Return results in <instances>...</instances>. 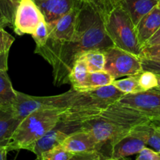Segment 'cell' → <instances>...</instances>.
Segmentation results:
<instances>
[{
	"label": "cell",
	"instance_id": "obj_1",
	"mask_svg": "<svg viewBox=\"0 0 160 160\" xmlns=\"http://www.w3.org/2000/svg\"><path fill=\"white\" fill-rule=\"evenodd\" d=\"M112 46L103 14L93 5L82 2L72 40L59 42L48 38L45 45L36 46L34 52L52 66L54 84L59 86L69 84L70 73L80 56L92 50L104 52Z\"/></svg>",
	"mask_w": 160,
	"mask_h": 160
},
{
	"label": "cell",
	"instance_id": "obj_2",
	"mask_svg": "<svg viewBox=\"0 0 160 160\" xmlns=\"http://www.w3.org/2000/svg\"><path fill=\"white\" fill-rule=\"evenodd\" d=\"M67 109H43L25 117L12 135L8 152L25 149L31 151L34 144L55 128Z\"/></svg>",
	"mask_w": 160,
	"mask_h": 160
},
{
	"label": "cell",
	"instance_id": "obj_3",
	"mask_svg": "<svg viewBox=\"0 0 160 160\" xmlns=\"http://www.w3.org/2000/svg\"><path fill=\"white\" fill-rule=\"evenodd\" d=\"M105 27L114 46L142 58V48L135 25L120 6H116L105 19Z\"/></svg>",
	"mask_w": 160,
	"mask_h": 160
},
{
	"label": "cell",
	"instance_id": "obj_4",
	"mask_svg": "<svg viewBox=\"0 0 160 160\" xmlns=\"http://www.w3.org/2000/svg\"><path fill=\"white\" fill-rule=\"evenodd\" d=\"M79 91L71 88L68 92L52 96H32L17 92L11 112L17 118L23 120L32 112L43 109H67L71 106Z\"/></svg>",
	"mask_w": 160,
	"mask_h": 160
},
{
	"label": "cell",
	"instance_id": "obj_5",
	"mask_svg": "<svg viewBox=\"0 0 160 160\" xmlns=\"http://www.w3.org/2000/svg\"><path fill=\"white\" fill-rule=\"evenodd\" d=\"M106 56L105 70L115 79L125 76L139 74L143 71L142 59L128 51L112 46L104 51Z\"/></svg>",
	"mask_w": 160,
	"mask_h": 160
},
{
	"label": "cell",
	"instance_id": "obj_6",
	"mask_svg": "<svg viewBox=\"0 0 160 160\" xmlns=\"http://www.w3.org/2000/svg\"><path fill=\"white\" fill-rule=\"evenodd\" d=\"M117 102L131 108L160 126V88L124 95Z\"/></svg>",
	"mask_w": 160,
	"mask_h": 160
},
{
	"label": "cell",
	"instance_id": "obj_7",
	"mask_svg": "<svg viewBox=\"0 0 160 160\" xmlns=\"http://www.w3.org/2000/svg\"><path fill=\"white\" fill-rule=\"evenodd\" d=\"M81 131H88L93 135L101 148L109 146L118 142L130 132L123 131L112 120L102 114L86 120L81 124Z\"/></svg>",
	"mask_w": 160,
	"mask_h": 160
},
{
	"label": "cell",
	"instance_id": "obj_8",
	"mask_svg": "<svg viewBox=\"0 0 160 160\" xmlns=\"http://www.w3.org/2000/svg\"><path fill=\"white\" fill-rule=\"evenodd\" d=\"M43 20V14L33 0H20L12 27L14 32L18 35H31Z\"/></svg>",
	"mask_w": 160,
	"mask_h": 160
},
{
	"label": "cell",
	"instance_id": "obj_9",
	"mask_svg": "<svg viewBox=\"0 0 160 160\" xmlns=\"http://www.w3.org/2000/svg\"><path fill=\"white\" fill-rule=\"evenodd\" d=\"M141 125L136 127L125 137L114 143L109 148V157L112 159H124L128 156L138 154L147 145Z\"/></svg>",
	"mask_w": 160,
	"mask_h": 160
},
{
	"label": "cell",
	"instance_id": "obj_10",
	"mask_svg": "<svg viewBox=\"0 0 160 160\" xmlns=\"http://www.w3.org/2000/svg\"><path fill=\"white\" fill-rule=\"evenodd\" d=\"M80 7L72 9L70 12L51 24H48L49 29V39L56 42H66L72 40L75 34Z\"/></svg>",
	"mask_w": 160,
	"mask_h": 160
},
{
	"label": "cell",
	"instance_id": "obj_11",
	"mask_svg": "<svg viewBox=\"0 0 160 160\" xmlns=\"http://www.w3.org/2000/svg\"><path fill=\"white\" fill-rule=\"evenodd\" d=\"M45 17L47 24H51L72 9L80 7L79 0H33Z\"/></svg>",
	"mask_w": 160,
	"mask_h": 160
},
{
	"label": "cell",
	"instance_id": "obj_12",
	"mask_svg": "<svg viewBox=\"0 0 160 160\" xmlns=\"http://www.w3.org/2000/svg\"><path fill=\"white\" fill-rule=\"evenodd\" d=\"M61 145L73 154L101 151V148L93 135L85 131H78L70 134Z\"/></svg>",
	"mask_w": 160,
	"mask_h": 160
},
{
	"label": "cell",
	"instance_id": "obj_13",
	"mask_svg": "<svg viewBox=\"0 0 160 160\" xmlns=\"http://www.w3.org/2000/svg\"><path fill=\"white\" fill-rule=\"evenodd\" d=\"M160 28V8L156 6L142 17L135 26L137 35L142 48Z\"/></svg>",
	"mask_w": 160,
	"mask_h": 160
},
{
	"label": "cell",
	"instance_id": "obj_14",
	"mask_svg": "<svg viewBox=\"0 0 160 160\" xmlns=\"http://www.w3.org/2000/svg\"><path fill=\"white\" fill-rule=\"evenodd\" d=\"M160 0H122L119 6L129 15L134 24L158 6Z\"/></svg>",
	"mask_w": 160,
	"mask_h": 160
},
{
	"label": "cell",
	"instance_id": "obj_15",
	"mask_svg": "<svg viewBox=\"0 0 160 160\" xmlns=\"http://www.w3.org/2000/svg\"><path fill=\"white\" fill-rule=\"evenodd\" d=\"M68 136V134L56 126L53 129L42 136L34 144V146L31 148V152L36 155V157H39L45 152L48 151L58 145H62V142Z\"/></svg>",
	"mask_w": 160,
	"mask_h": 160
},
{
	"label": "cell",
	"instance_id": "obj_16",
	"mask_svg": "<svg viewBox=\"0 0 160 160\" xmlns=\"http://www.w3.org/2000/svg\"><path fill=\"white\" fill-rule=\"evenodd\" d=\"M21 121L12 114L11 110L0 108V147L7 148Z\"/></svg>",
	"mask_w": 160,
	"mask_h": 160
},
{
	"label": "cell",
	"instance_id": "obj_17",
	"mask_svg": "<svg viewBox=\"0 0 160 160\" xmlns=\"http://www.w3.org/2000/svg\"><path fill=\"white\" fill-rule=\"evenodd\" d=\"M87 91L91 96L106 109L111 105L117 102L125 95L112 84Z\"/></svg>",
	"mask_w": 160,
	"mask_h": 160
},
{
	"label": "cell",
	"instance_id": "obj_18",
	"mask_svg": "<svg viewBox=\"0 0 160 160\" xmlns=\"http://www.w3.org/2000/svg\"><path fill=\"white\" fill-rule=\"evenodd\" d=\"M16 96L17 91L12 88L7 71L0 70V108L11 110Z\"/></svg>",
	"mask_w": 160,
	"mask_h": 160
},
{
	"label": "cell",
	"instance_id": "obj_19",
	"mask_svg": "<svg viewBox=\"0 0 160 160\" xmlns=\"http://www.w3.org/2000/svg\"><path fill=\"white\" fill-rule=\"evenodd\" d=\"M88 69L83 56H81L75 61L71 72L69 76V84L71 88L76 90L81 91L88 76Z\"/></svg>",
	"mask_w": 160,
	"mask_h": 160
},
{
	"label": "cell",
	"instance_id": "obj_20",
	"mask_svg": "<svg viewBox=\"0 0 160 160\" xmlns=\"http://www.w3.org/2000/svg\"><path fill=\"white\" fill-rule=\"evenodd\" d=\"M20 0H0V28L13 27L14 19Z\"/></svg>",
	"mask_w": 160,
	"mask_h": 160
},
{
	"label": "cell",
	"instance_id": "obj_21",
	"mask_svg": "<svg viewBox=\"0 0 160 160\" xmlns=\"http://www.w3.org/2000/svg\"><path fill=\"white\" fill-rule=\"evenodd\" d=\"M115 80V78L106 70L91 72L88 73L85 84L81 91L92 90V89L110 85Z\"/></svg>",
	"mask_w": 160,
	"mask_h": 160
},
{
	"label": "cell",
	"instance_id": "obj_22",
	"mask_svg": "<svg viewBox=\"0 0 160 160\" xmlns=\"http://www.w3.org/2000/svg\"><path fill=\"white\" fill-rule=\"evenodd\" d=\"M147 145L160 152V126L154 123L141 125Z\"/></svg>",
	"mask_w": 160,
	"mask_h": 160
},
{
	"label": "cell",
	"instance_id": "obj_23",
	"mask_svg": "<svg viewBox=\"0 0 160 160\" xmlns=\"http://www.w3.org/2000/svg\"><path fill=\"white\" fill-rule=\"evenodd\" d=\"M84 58L89 73L105 70L106 56L104 52L92 50L82 55Z\"/></svg>",
	"mask_w": 160,
	"mask_h": 160
},
{
	"label": "cell",
	"instance_id": "obj_24",
	"mask_svg": "<svg viewBox=\"0 0 160 160\" xmlns=\"http://www.w3.org/2000/svg\"><path fill=\"white\" fill-rule=\"evenodd\" d=\"M112 84L125 95L143 92L139 84V74L128 76L123 79H116Z\"/></svg>",
	"mask_w": 160,
	"mask_h": 160
},
{
	"label": "cell",
	"instance_id": "obj_25",
	"mask_svg": "<svg viewBox=\"0 0 160 160\" xmlns=\"http://www.w3.org/2000/svg\"><path fill=\"white\" fill-rule=\"evenodd\" d=\"M73 156V153L70 152L63 148L62 145L54 147L48 151L42 153L39 157H36L38 160H69Z\"/></svg>",
	"mask_w": 160,
	"mask_h": 160
},
{
	"label": "cell",
	"instance_id": "obj_26",
	"mask_svg": "<svg viewBox=\"0 0 160 160\" xmlns=\"http://www.w3.org/2000/svg\"><path fill=\"white\" fill-rule=\"evenodd\" d=\"M31 36L35 42L36 46H43L47 43L49 38V29L45 20H42L39 23L38 26L37 27L34 32L31 34Z\"/></svg>",
	"mask_w": 160,
	"mask_h": 160
},
{
	"label": "cell",
	"instance_id": "obj_27",
	"mask_svg": "<svg viewBox=\"0 0 160 160\" xmlns=\"http://www.w3.org/2000/svg\"><path fill=\"white\" fill-rule=\"evenodd\" d=\"M139 84L142 91H147L159 87L157 75L151 71L143 70L142 73H139Z\"/></svg>",
	"mask_w": 160,
	"mask_h": 160
},
{
	"label": "cell",
	"instance_id": "obj_28",
	"mask_svg": "<svg viewBox=\"0 0 160 160\" xmlns=\"http://www.w3.org/2000/svg\"><path fill=\"white\" fill-rule=\"evenodd\" d=\"M79 1L81 2L89 3V4L93 5L103 14L105 19L107 17L108 14L110 12V11L115 7L111 0H79Z\"/></svg>",
	"mask_w": 160,
	"mask_h": 160
},
{
	"label": "cell",
	"instance_id": "obj_29",
	"mask_svg": "<svg viewBox=\"0 0 160 160\" xmlns=\"http://www.w3.org/2000/svg\"><path fill=\"white\" fill-rule=\"evenodd\" d=\"M106 156L101 151H92L87 152L75 153L69 160H102Z\"/></svg>",
	"mask_w": 160,
	"mask_h": 160
},
{
	"label": "cell",
	"instance_id": "obj_30",
	"mask_svg": "<svg viewBox=\"0 0 160 160\" xmlns=\"http://www.w3.org/2000/svg\"><path fill=\"white\" fill-rule=\"evenodd\" d=\"M15 38L6 31L4 28H0V51L9 52Z\"/></svg>",
	"mask_w": 160,
	"mask_h": 160
},
{
	"label": "cell",
	"instance_id": "obj_31",
	"mask_svg": "<svg viewBox=\"0 0 160 160\" xmlns=\"http://www.w3.org/2000/svg\"><path fill=\"white\" fill-rule=\"evenodd\" d=\"M142 58L152 60H160V45L144 47L142 49Z\"/></svg>",
	"mask_w": 160,
	"mask_h": 160
},
{
	"label": "cell",
	"instance_id": "obj_32",
	"mask_svg": "<svg viewBox=\"0 0 160 160\" xmlns=\"http://www.w3.org/2000/svg\"><path fill=\"white\" fill-rule=\"evenodd\" d=\"M142 59V70L151 71L156 73V75H160V60H152V59Z\"/></svg>",
	"mask_w": 160,
	"mask_h": 160
},
{
	"label": "cell",
	"instance_id": "obj_33",
	"mask_svg": "<svg viewBox=\"0 0 160 160\" xmlns=\"http://www.w3.org/2000/svg\"><path fill=\"white\" fill-rule=\"evenodd\" d=\"M135 160H160V152L149 148H144Z\"/></svg>",
	"mask_w": 160,
	"mask_h": 160
},
{
	"label": "cell",
	"instance_id": "obj_34",
	"mask_svg": "<svg viewBox=\"0 0 160 160\" xmlns=\"http://www.w3.org/2000/svg\"><path fill=\"white\" fill-rule=\"evenodd\" d=\"M8 57L9 52L0 51V70H8Z\"/></svg>",
	"mask_w": 160,
	"mask_h": 160
},
{
	"label": "cell",
	"instance_id": "obj_35",
	"mask_svg": "<svg viewBox=\"0 0 160 160\" xmlns=\"http://www.w3.org/2000/svg\"><path fill=\"white\" fill-rule=\"evenodd\" d=\"M160 45V28L155 33L154 35L148 41V42L145 44V45L144 47L152 46V45Z\"/></svg>",
	"mask_w": 160,
	"mask_h": 160
},
{
	"label": "cell",
	"instance_id": "obj_36",
	"mask_svg": "<svg viewBox=\"0 0 160 160\" xmlns=\"http://www.w3.org/2000/svg\"><path fill=\"white\" fill-rule=\"evenodd\" d=\"M7 148L0 147V160H7Z\"/></svg>",
	"mask_w": 160,
	"mask_h": 160
},
{
	"label": "cell",
	"instance_id": "obj_37",
	"mask_svg": "<svg viewBox=\"0 0 160 160\" xmlns=\"http://www.w3.org/2000/svg\"><path fill=\"white\" fill-rule=\"evenodd\" d=\"M121 1H122V0H111V2H112V4H113L114 6H118V5L120 4V2Z\"/></svg>",
	"mask_w": 160,
	"mask_h": 160
},
{
	"label": "cell",
	"instance_id": "obj_38",
	"mask_svg": "<svg viewBox=\"0 0 160 160\" xmlns=\"http://www.w3.org/2000/svg\"><path fill=\"white\" fill-rule=\"evenodd\" d=\"M102 160H128V159H127L126 158H124V159H112V158H110V157H106Z\"/></svg>",
	"mask_w": 160,
	"mask_h": 160
},
{
	"label": "cell",
	"instance_id": "obj_39",
	"mask_svg": "<svg viewBox=\"0 0 160 160\" xmlns=\"http://www.w3.org/2000/svg\"><path fill=\"white\" fill-rule=\"evenodd\" d=\"M158 78V83H159V87L160 88V75H157Z\"/></svg>",
	"mask_w": 160,
	"mask_h": 160
},
{
	"label": "cell",
	"instance_id": "obj_40",
	"mask_svg": "<svg viewBox=\"0 0 160 160\" xmlns=\"http://www.w3.org/2000/svg\"><path fill=\"white\" fill-rule=\"evenodd\" d=\"M158 6H159V7L160 8V1H159V4H158Z\"/></svg>",
	"mask_w": 160,
	"mask_h": 160
},
{
	"label": "cell",
	"instance_id": "obj_41",
	"mask_svg": "<svg viewBox=\"0 0 160 160\" xmlns=\"http://www.w3.org/2000/svg\"><path fill=\"white\" fill-rule=\"evenodd\" d=\"M35 160H38V159H35Z\"/></svg>",
	"mask_w": 160,
	"mask_h": 160
},
{
	"label": "cell",
	"instance_id": "obj_42",
	"mask_svg": "<svg viewBox=\"0 0 160 160\" xmlns=\"http://www.w3.org/2000/svg\"><path fill=\"white\" fill-rule=\"evenodd\" d=\"M128 160H130V159H128Z\"/></svg>",
	"mask_w": 160,
	"mask_h": 160
}]
</instances>
